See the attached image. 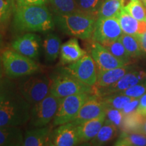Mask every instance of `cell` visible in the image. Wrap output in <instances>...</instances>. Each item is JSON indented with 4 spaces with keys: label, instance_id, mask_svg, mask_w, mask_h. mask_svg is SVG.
Returning a JSON list of instances; mask_svg holds the SVG:
<instances>
[{
    "label": "cell",
    "instance_id": "43",
    "mask_svg": "<svg viewBox=\"0 0 146 146\" xmlns=\"http://www.w3.org/2000/svg\"><path fill=\"white\" fill-rule=\"evenodd\" d=\"M139 133H142V134H143V135H146V120H145V123H144L143 126H142L141 130H140Z\"/></svg>",
    "mask_w": 146,
    "mask_h": 146
},
{
    "label": "cell",
    "instance_id": "30",
    "mask_svg": "<svg viewBox=\"0 0 146 146\" xmlns=\"http://www.w3.org/2000/svg\"><path fill=\"white\" fill-rule=\"evenodd\" d=\"M119 40L131 58H139L145 54L135 35L123 33L119 38Z\"/></svg>",
    "mask_w": 146,
    "mask_h": 146
},
{
    "label": "cell",
    "instance_id": "26",
    "mask_svg": "<svg viewBox=\"0 0 146 146\" xmlns=\"http://www.w3.org/2000/svg\"><path fill=\"white\" fill-rule=\"evenodd\" d=\"M16 8V0H0V33L2 35L13 18Z\"/></svg>",
    "mask_w": 146,
    "mask_h": 146
},
{
    "label": "cell",
    "instance_id": "41",
    "mask_svg": "<svg viewBox=\"0 0 146 146\" xmlns=\"http://www.w3.org/2000/svg\"><path fill=\"white\" fill-rule=\"evenodd\" d=\"M4 70H3V67L2 64V61H1V54H0V80L3 77V74H4Z\"/></svg>",
    "mask_w": 146,
    "mask_h": 146
},
{
    "label": "cell",
    "instance_id": "14",
    "mask_svg": "<svg viewBox=\"0 0 146 146\" xmlns=\"http://www.w3.org/2000/svg\"><path fill=\"white\" fill-rule=\"evenodd\" d=\"M80 144L77 125L72 122L58 126L52 131L51 145L74 146Z\"/></svg>",
    "mask_w": 146,
    "mask_h": 146
},
{
    "label": "cell",
    "instance_id": "5",
    "mask_svg": "<svg viewBox=\"0 0 146 146\" xmlns=\"http://www.w3.org/2000/svg\"><path fill=\"white\" fill-rule=\"evenodd\" d=\"M32 106L18 92L0 108V127H21L29 122Z\"/></svg>",
    "mask_w": 146,
    "mask_h": 146
},
{
    "label": "cell",
    "instance_id": "44",
    "mask_svg": "<svg viewBox=\"0 0 146 146\" xmlns=\"http://www.w3.org/2000/svg\"><path fill=\"white\" fill-rule=\"evenodd\" d=\"M122 1V5H123V8H125V6L129 4V3L130 2L131 0H121Z\"/></svg>",
    "mask_w": 146,
    "mask_h": 146
},
{
    "label": "cell",
    "instance_id": "23",
    "mask_svg": "<svg viewBox=\"0 0 146 146\" xmlns=\"http://www.w3.org/2000/svg\"><path fill=\"white\" fill-rule=\"evenodd\" d=\"M118 128L106 118L104 123L96 136L89 141L91 145L100 146L106 145L117 136Z\"/></svg>",
    "mask_w": 146,
    "mask_h": 146
},
{
    "label": "cell",
    "instance_id": "25",
    "mask_svg": "<svg viewBox=\"0 0 146 146\" xmlns=\"http://www.w3.org/2000/svg\"><path fill=\"white\" fill-rule=\"evenodd\" d=\"M46 3L53 15H64L79 10L75 0H47Z\"/></svg>",
    "mask_w": 146,
    "mask_h": 146
},
{
    "label": "cell",
    "instance_id": "40",
    "mask_svg": "<svg viewBox=\"0 0 146 146\" xmlns=\"http://www.w3.org/2000/svg\"><path fill=\"white\" fill-rule=\"evenodd\" d=\"M135 36L137 38L142 51L144 54H146V32L143 33L138 34Z\"/></svg>",
    "mask_w": 146,
    "mask_h": 146
},
{
    "label": "cell",
    "instance_id": "1",
    "mask_svg": "<svg viewBox=\"0 0 146 146\" xmlns=\"http://www.w3.org/2000/svg\"><path fill=\"white\" fill-rule=\"evenodd\" d=\"M12 25L18 33H47L55 28L53 16L46 4L16 5Z\"/></svg>",
    "mask_w": 146,
    "mask_h": 146
},
{
    "label": "cell",
    "instance_id": "16",
    "mask_svg": "<svg viewBox=\"0 0 146 146\" xmlns=\"http://www.w3.org/2000/svg\"><path fill=\"white\" fill-rule=\"evenodd\" d=\"M52 133V128L49 125L42 127H33L25 133L23 146L51 145Z\"/></svg>",
    "mask_w": 146,
    "mask_h": 146
},
{
    "label": "cell",
    "instance_id": "10",
    "mask_svg": "<svg viewBox=\"0 0 146 146\" xmlns=\"http://www.w3.org/2000/svg\"><path fill=\"white\" fill-rule=\"evenodd\" d=\"M146 81V72L143 70H133L125 74L116 83L105 87H95V95L104 97L121 92L137 84Z\"/></svg>",
    "mask_w": 146,
    "mask_h": 146
},
{
    "label": "cell",
    "instance_id": "13",
    "mask_svg": "<svg viewBox=\"0 0 146 146\" xmlns=\"http://www.w3.org/2000/svg\"><path fill=\"white\" fill-rule=\"evenodd\" d=\"M90 54L96 64L98 70H109L128 65L127 63L111 54L101 43L93 41Z\"/></svg>",
    "mask_w": 146,
    "mask_h": 146
},
{
    "label": "cell",
    "instance_id": "45",
    "mask_svg": "<svg viewBox=\"0 0 146 146\" xmlns=\"http://www.w3.org/2000/svg\"><path fill=\"white\" fill-rule=\"evenodd\" d=\"M141 1L143 3V4L145 5V7H146V0H141Z\"/></svg>",
    "mask_w": 146,
    "mask_h": 146
},
{
    "label": "cell",
    "instance_id": "28",
    "mask_svg": "<svg viewBox=\"0 0 146 146\" xmlns=\"http://www.w3.org/2000/svg\"><path fill=\"white\" fill-rule=\"evenodd\" d=\"M114 145L117 146H145L146 145V135L142 133L122 131Z\"/></svg>",
    "mask_w": 146,
    "mask_h": 146
},
{
    "label": "cell",
    "instance_id": "38",
    "mask_svg": "<svg viewBox=\"0 0 146 146\" xmlns=\"http://www.w3.org/2000/svg\"><path fill=\"white\" fill-rule=\"evenodd\" d=\"M47 0H16L17 6L31 5H45Z\"/></svg>",
    "mask_w": 146,
    "mask_h": 146
},
{
    "label": "cell",
    "instance_id": "36",
    "mask_svg": "<svg viewBox=\"0 0 146 146\" xmlns=\"http://www.w3.org/2000/svg\"><path fill=\"white\" fill-rule=\"evenodd\" d=\"M145 93L146 81L141 83L137 84V85L129 87V89H126L125 91H123L119 93H116V94L125 95V96L131 97V98H140Z\"/></svg>",
    "mask_w": 146,
    "mask_h": 146
},
{
    "label": "cell",
    "instance_id": "21",
    "mask_svg": "<svg viewBox=\"0 0 146 146\" xmlns=\"http://www.w3.org/2000/svg\"><path fill=\"white\" fill-rule=\"evenodd\" d=\"M23 142L20 127H0V146H22Z\"/></svg>",
    "mask_w": 146,
    "mask_h": 146
},
{
    "label": "cell",
    "instance_id": "8",
    "mask_svg": "<svg viewBox=\"0 0 146 146\" xmlns=\"http://www.w3.org/2000/svg\"><path fill=\"white\" fill-rule=\"evenodd\" d=\"M91 94L82 93L61 98L59 107L53 119V126L70 123L75 118L83 104L88 100Z\"/></svg>",
    "mask_w": 146,
    "mask_h": 146
},
{
    "label": "cell",
    "instance_id": "42",
    "mask_svg": "<svg viewBox=\"0 0 146 146\" xmlns=\"http://www.w3.org/2000/svg\"><path fill=\"white\" fill-rule=\"evenodd\" d=\"M3 47H4V41H3L2 34L0 33V52L3 50Z\"/></svg>",
    "mask_w": 146,
    "mask_h": 146
},
{
    "label": "cell",
    "instance_id": "22",
    "mask_svg": "<svg viewBox=\"0 0 146 146\" xmlns=\"http://www.w3.org/2000/svg\"><path fill=\"white\" fill-rule=\"evenodd\" d=\"M45 60L48 62H54L60 54L62 41L57 34H47L42 43Z\"/></svg>",
    "mask_w": 146,
    "mask_h": 146
},
{
    "label": "cell",
    "instance_id": "35",
    "mask_svg": "<svg viewBox=\"0 0 146 146\" xmlns=\"http://www.w3.org/2000/svg\"><path fill=\"white\" fill-rule=\"evenodd\" d=\"M105 114L106 118L111 123L114 124L118 129H120L124 118H125V114L122 112V110L106 107L105 110Z\"/></svg>",
    "mask_w": 146,
    "mask_h": 146
},
{
    "label": "cell",
    "instance_id": "33",
    "mask_svg": "<svg viewBox=\"0 0 146 146\" xmlns=\"http://www.w3.org/2000/svg\"><path fill=\"white\" fill-rule=\"evenodd\" d=\"M141 0H131L124 8L130 15L138 21H145L146 18V8Z\"/></svg>",
    "mask_w": 146,
    "mask_h": 146
},
{
    "label": "cell",
    "instance_id": "31",
    "mask_svg": "<svg viewBox=\"0 0 146 146\" xmlns=\"http://www.w3.org/2000/svg\"><path fill=\"white\" fill-rule=\"evenodd\" d=\"M102 45H103L111 54H112L116 58L123 60L127 64H129L132 58L127 52V50L119 39L115 40L113 41L106 42V43H102Z\"/></svg>",
    "mask_w": 146,
    "mask_h": 146
},
{
    "label": "cell",
    "instance_id": "2",
    "mask_svg": "<svg viewBox=\"0 0 146 146\" xmlns=\"http://www.w3.org/2000/svg\"><path fill=\"white\" fill-rule=\"evenodd\" d=\"M98 15L78 10L64 15H53L55 27L62 33L77 39L92 37Z\"/></svg>",
    "mask_w": 146,
    "mask_h": 146
},
{
    "label": "cell",
    "instance_id": "11",
    "mask_svg": "<svg viewBox=\"0 0 146 146\" xmlns=\"http://www.w3.org/2000/svg\"><path fill=\"white\" fill-rule=\"evenodd\" d=\"M123 33L116 18H98L91 39L102 44L119 39Z\"/></svg>",
    "mask_w": 146,
    "mask_h": 146
},
{
    "label": "cell",
    "instance_id": "18",
    "mask_svg": "<svg viewBox=\"0 0 146 146\" xmlns=\"http://www.w3.org/2000/svg\"><path fill=\"white\" fill-rule=\"evenodd\" d=\"M106 120V114L77 125V131L80 143H88L92 140L103 125Z\"/></svg>",
    "mask_w": 146,
    "mask_h": 146
},
{
    "label": "cell",
    "instance_id": "4",
    "mask_svg": "<svg viewBox=\"0 0 146 146\" xmlns=\"http://www.w3.org/2000/svg\"><path fill=\"white\" fill-rule=\"evenodd\" d=\"M18 78V91L31 106L50 94L52 78L48 74L39 72Z\"/></svg>",
    "mask_w": 146,
    "mask_h": 146
},
{
    "label": "cell",
    "instance_id": "37",
    "mask_svg": "<svg viewBox=\"0 0 146 146\" xmlns=\"http://www.w3.org/2000/svg\"><path fill=\"white\" fill-rule=\"evenodd\" d=\"M139 103V98H135L125 106V107L122 110V112L125 115L135 112L137 109Z\"/></svg>",
    "mask_w": 146,
    "mask_h": 146
},
{
    "label": "cell",
    "instance_id": "29",
    "mask_svg": "<svg viewBox=\"0 0 146 146\" xmlns=\"http://www.w3.org/2000/svg\"><path fill=\"white\" fill-rule=\"evenodd\" d=\"M123 8L121 0H104L98 12V17L117 18Z\"/></svg>",
    "mask_w": 146,
    "mask_h": 146
},
{
    "label": "cell",
    "instance_id": "9",
    "mask_svg": "<svg viewBox=\"0 0 146 146\" xmlns=\"http://www.w3.org/2000/svg\"><path fill=\"white\" fill-rule=\"evenodd\" d=\"M63 68L82 83L91 87L96 85L98 68L94 60L88 53L76 62L64 66Z\"/></svg>",
    "mask_w": 146,
    "mask_h": 146
},
{
    "label": "cell",
    "instance_id": "32",
    "mask_svg": "<svg viewBox=\"0 0 146 146\" xmlns=\"http://www.w3.org/2000/svg\"><path fill=\"white\" fill-rule=\"evenodd\" d=\"M102 99L103 100L106 107L112 108L122 110L127 104L130 102L131 100L135 99V98L125 96V95L115 94L102 97Z\"/></svg>",
    "mask_w": 146,
    "mask_h": 146
},
{
    "label": "cell",
    "instance_id": "39",
    "mask_svg": "<svg viewBox=\"0 0 146 146\" xmlns=\"http://www.w3.org/2000/svg\"><path fill=\"white\" fill-rule=\"evenodd\" d=\"M145 110H146V94H144L143 96H142L141 98H139V106L137 107V111L138 112L141 113L142 114H145Z\"/></svg>",
    "mask_w": 146,
    "mask_h": 146
},
{
    "label": "cell",
    "instance_id": "19",
    "mask_svg": "<svg viewBox=\"0 0 146 146\" xmlns=\"http://www.w3.org/2000/svg\"><path fill=\"white\" fill-rule=\"evenodd\" d=\"M133 70H134V68L129 64L109 70L98 69V78L95 87H108L117 82L125 74Z\"/></svg>",
    "mask_w": 146,
    "mask_h": 146
},
{
    "label": "cell",
    "instance_id": "24",
    "mask_svg": "<svg viewBox=\"0 0 146 146\" xmlns=\"http://www.w3.org/2000/svg\"><path fill=\"white\" fill-rule=\"evenodd\" d=\"M146 120V116L135 111L125 115L120 130L127 133H139Z\"/></svg>",
    "mask_w": 146,
    "mask_h": 146
},
{
    "label": "cell",
    "instance_id": "27",
    "mask_svg": "<svg viewBox=\"0 0 146 146\" xmlns=\"http://www.w3.org/2000/svg\"><path fill=\"white\" fill-rule=\"evenodd\" d=\"M12 79L7 76L0 80V108L19 92L17 84Z\"/></svg>",
    "mask_w": 146,
    "mask_h": 146
},
{
    "label": "cell",
    "instance_id": "34",
    "mask_svg": "<svg viewBox=\"0 0 146 146\" xmlns=\"http://www.w3.org/2000/svg\"><path fill=\"white\" fill-rule=\"evenodd\" d=\"M78 10L98 15L104 0H75Z\"/></svg>",
    "mask_w": 146,
    "mask_h": 146
},
{
    "label": "cell",
    "instance_id": "17",
    "mask_svg": "<svg viewBox=\"0 0 146 146\" xmlns=\"http://www.w3.org/2000/svg\"><path fill=\"white\" fill-rule=\"evenodd\" d=\"M86 54L87 52L80 46L77 38L72 37L61 45L60 52V64L63 66L70 64L81 59Z\"/></svg>",
    "mask_w": 146,
    "mask_h": 146
},
{
    "label": "cell",
    "instance_id": "3",
    "mask_svg": "<svg viewBox=\"0 0 146 146\" xmlns=\"http://www.w3.org/2000/svg\"><path fill=\"white\" fill-rule=\"evenodd\" d=\"M4 73L8 77L16 78L41 72L40 65L35 60L14 50L5 49L1 53Z\"/></svg>",
    "mask_w": 146,
    "mask_h": 146
},
{
    "label": "cell",
    "instance_id": "15",
    "mask_svg": "<svg viewBox=\"0 0 146 146\" xmlns=\"http://www.w3.org/2000/svg\"><path fill=\"white\" fill-rule=\"evenodd\" d=\"M106 108L105 103L101 97L95 94L91 95L83 104L72 122L76 125H78L87 120L94 119L104 113Z\"/></svg>",
    "mask_w": 146,
    "mask_h": 146
},
{
    "label": "cell",
    "instance_id": "7",
    "mask_svg": "<svg viewBox=\"0 0 146 146\" xmlns=\"http://www.w3.org/2000/svg\"><path fill=\"white\" fill-rule=\"evenodd\" d=\"M60 100L50 92L44 99L32 105L29 120L31 127H42L48 125L57 112Z\"/></svg>",
    "mask_w": 146,
    "mask_h": 146
},
{
    "label": "cell",
    "instance_id": "20",
    "mask_svg": "<svg viewBox=\"0 0 146 146\" xmlns=\"http://www.w3.org/2000/svg\"><path fill=\"white\" fill-rule=\"evenodd\" d=\"M117 19L124 33L137 35L146 32V21L135 19L126 12L124 8L121 10Z\"/></svg>",
    "mask_w": 146,
    "mask_h": 146
},
{
    "label": "cell",
    "instance_id": "6",
    "mask_svg": "<svg viewBox=\"0 0 146 146\" xmlns=\"http://www.w3.org/2000/svg\"><path fill=\"white\" fill-rule=\"evenodd\" d=\"M50 93L58 98L82 93L95 94V87L89 86L62 68L52 76Z\"/></svg>",
    "mask_w": 146,
    "mask_h": 146
},
{
    "label": "cell",
    "instance_id": "12",
    "mask_svg": "<svg viewBox=\"0 0 146 146\" xmlns=\"http://www.w3.org/2000/svg\"><path fill=\"white\" fill-rule=\"evenodd\" d=\"M42 40L35 33H25L12 41L11 47L14 50L34 60H38L42 45Z\"/></svg>",
    "mask_w": 146,
    "mask_h": 146
},
{
    "label": "cell",
    "instance_id": "46",
    "mask_svg": "<svg viewBox=\"0 0 146 146\" xmlns=\"http://www.w3.org/2000/svg\"><path fill=\"white\" fill-rule=\"evenodd\" d=\"M145 114V116H146V110H145V114Z\"/></svg>",
    "mask_w": 146,
    "mask_h": 146
},
{
    "label": "cell",
    "instance_id": "47",
    "mask_svg": "<svg viewBox=\"0 0 146 146\" xmlns=\"http://www.w3.org/2000/svg\"><path fill=\"white\" fill-rule=\"evenodd\" d=\"M145 21H146V18H145Z\"/></svg>",
    "mask_w": 146,
    "mask_h": 146
}]
</instances>
